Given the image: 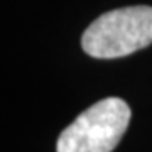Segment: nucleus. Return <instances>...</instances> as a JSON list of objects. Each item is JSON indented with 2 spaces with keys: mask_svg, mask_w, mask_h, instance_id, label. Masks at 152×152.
<instances>
[{
  "mask_svg": "<svg viewBox=\"0 0 152 152\" xmlns=\"http://www.w3.org/2000/svg\"><path fill=\"white\" fill-rule=\"evenodd\" d=\"M152 44V7L135 5L110 10L85 31L83 51L91 58L113 59Z\"/></svg>",
  "mask_w": 152,
  "mask_h": 152,
  "instance_id": "obj_1",
  "label": "nucleus"
},
{
  "mask_svg": "<svg viewBox=\"0 0 152 152\" xmlns=\"http://www.w3.org/2000/svg\"><path fill=\"white\" fill-rule=\"evenodd\" d=\"M130 122L122 98H103L85 110L58 139V152H112Z\"/></svg>",
  "mask_w": 152,
  "mask_h": 152,
  "instance_id": "obj_2",
  "label": "nucleus"
}]
</instances>
